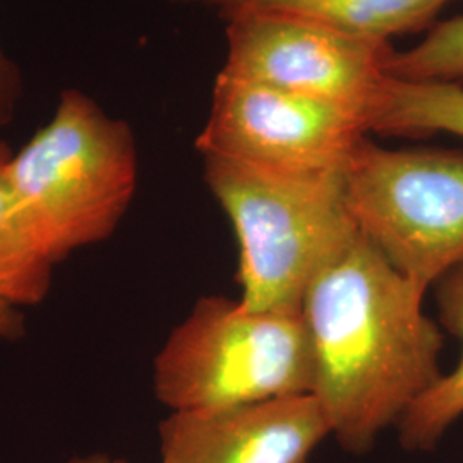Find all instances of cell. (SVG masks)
I'll return each instance as SVG.
<instances>
[{
    "label": "cell",
    "mask_w": 463,
    "mask_h": 463,
    "mask_svg": "<svg viewBox=\"0 0 463 463\" xmlns=\"http://www.w3.org/2000/svg\"><path fill=\"white\" fill-rule=\"evenodd\" d=\"M424 292L364 235L309 287L302 317L313 390L340 447L364 455L443 374L445 336L424 315Z\"/></svg>",
    "instance_id": "cell-1"
},
{
    "label": "cell",
    "mask_w": 463,
    "mask_h": 463,
    "mask_svg": "<svg viewBox=\"0 0 463 463\" xmlns=\"http://www.w3.org/2000/svg\"><path fill=\"white\" fill-rule=\"evenodd\" d=\"M203 166L237 237L241 302L302 311L317 275L361 237L344 172H283L220 156H203Z\"/></svg>",
    "instance_id": "cell-2"
},
{
    "label": "cell",
    "mask_w": 463,
    "mask_h": 463,
    "mask_svg": "<svg viewBox=\"0 0 463 463\" xmlns=\"http://www.w3.org/2000/svg\"><path fill=\"white\" fill-rule=\"evenodd\" d=\"M137 174L131 126L81 90L62 91L49 122L5 164L17 213L55 265L116 232Z\"/></svg>",
    "instance_id": "cell-3"
},
{
    "label": "cell",
    "mask_w": 463,
    "mask_h": 463,
    "mask_svg": "<svg viewBox=\"0 0 463 463\" xmlns=\"http://www.w3.org/2000/svg\"><path fill=\"white\" fill-rule=\"evenodd\" d=\"M156 398L172 412H215L313 390L302 311H252L199 298L153 364Z\"/></svg>",
    "instance_id": "cell-4"
},
{
    "label": "cell",
    "mask_w": 463,
    "mask_h": 463,
    "mask_svg": "<svg viewBox=\"0 0 463 463\" xmlns=\"http://www.w3.org/2000/svg\"><path fill=\"white\" fill-rule=\"evenodd\" d=\"M344 187L361 233L424 294L462 263V149H390L364 137Z\"/></svg>",
    "instance_id": "cell-5"
},
{
    "label": "cell",
    "mask_w": 463,
    "mask_h": 463,
    "mask_svg": "<svg viewBox=\"0 0 463 463\" xmlns=\"http://www.w3.org/2000/svg\"><path fill=\"white\" fill-rule=\"evenodd\" d=\"M369 133L361 114L330 101L218 72L201 156L283 172H344Z\"/></svg>",
    "instance_id": "cell-6"
},
{
    "label": "cell",
    "mask_w": 463,
    "mask_h": 463,
    "mask_svg": "<svg viewBox=\"0 0 463 463\" xmlns=\"http://www.w3.org/2000/svg\"><path fill=\"white\" fill-rule=\"evenodd\" d=\"M225 24L227 59L222 72L345 107L369 126L381 88L390 78L395 53L390 42L281 14H248Z\"/></svg>",
    "instance_id": "cell-7"
},
{
    "label": "cell",
    "mask_w": 463,
    "mask_h": 463,
    "mask_svg": "<svg viewBox=\"0 0 463 463\" xmlns=\"http://www.w3.org/2000/svg\"><path fill=\"white\" fill-rule=\"evenodd\" d=\"M158 432L162 463H309L331 428L307 393L215 412H172Z\"/></svg>",
    "instance_id": "cell-8"
},
{
    "label": "cell",
    "mask_w": 463,
    "mask_h": 463,
    "mask_svg": "<svg viewBox=\"0 0 463 463\" xmlns=\"http://www.w3.org/2000/svg\"><path fill=\"white\" fill-rule=\"evenodd\" d=\"M225 23L248 14H281L321 23L344 33L390 42L430 26L449 0H177Z\"/></svg>",
    "instance_id": "cell-9"
},
{
    "label": "cell",
    "mask_w": 463,
    "mask_h": 463,
    "mask_svg": "<svg viewBox=\"0 0 463 463\" xmlns=\"http://www.w3.org/2000/svg\"><path fill=\"white\" fill-rule=\"evenodd\" d=\"M436 285L441 325L463 345V261ZM462 415L463 352L455 371L443 374L402 415L397 424L400 443L411 451H430Z\"/></svg>",
    "instance_id": "cell-10"
},
{
    "label": "cell",
    "mask_w": 463,
    "mask_h": 463,
    "mask_svg": "<svg viewBox=\"0 0 463 463\" xmlns=\"http://www.w3.org/2000/svg\"><path fill=\"white\" fill-rule=\"evenodd\" d=\"M369 131L405 137L439 133L463 137V86L390 76L371 112Z\"/></svg>",
    "instance_id": "cell-11"
},
{
    "label": "cell",
    "mask_w": 463,
    "mask_h": 463,
    "mask_svg": "<svg viewBox=\"0 0 463 463\" xmlns=\"http://www.w3.org/2000/svg\"><path fill=\"white\" fill-rule=\"evenodd\" d=\"M13 153L0 143V302L36 306L49 294L55 263L38 246L17 213L5 177Z\"/></svg>",
    "instance_id": "cell-12"
},
{
    "label": "cell",
    "mask_w": 463,
    "mask_h": 463,
    "mask_svg": "<svg viewBox=\"0 0 463 463\" xmlns=\"http://www.w3.org/2000/svg\"><path fill=\"white\" fill-rule=\"evenodd\" d=\"M390 76L419 83L463 86V16L436 24L414 49L395 52Z\"/></svg>",
    "instance_id": "cell-13"
},
{
    "label": "cell",
    "mask_w": 463,
    "mask_h": 463,
    "mask_svg": "<svg viewBox=\"0 0 463 463\" xmlns=\"http://www.w3.org/2000/svg\"><path fill=\"white\" fill-rule=\"evenodd\" d=\"M23 97V76L16 62L0 47V128L11 124Z\"/></svg>",
    "instance_id": "cell-14"
},
{
    "label": "cell",
    "mask_w": 463,
    "mask_h": 463,
    "mask_svg": "<svg viewBox=\"0 0 463 463\" xmlns=\"http://www.w3.org/2000/svg\"><path fill=\"white\" fill-rule=\"evenodd\" d=\"M24 335V316L16 306L0 302V340H16Z\"/></svg>",
    "instance_id": "cell-15"
},
{
    "label": "cell",
    "mask_w": 463,
    "mask_h": 463,
    "mask_svg": "<svg viewBox=\"0 0 463 463\" xmlns=\"http://www.w3.org/2000/svg\"><path fill=\"white\" fill-rule=\"evenodd\" d=\"M69 463H128L124 458H116L105 453H91L84 457H74Z\"/></svg>",
    "instance_id": "cell-16"
}]
</instances>
